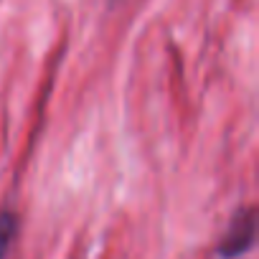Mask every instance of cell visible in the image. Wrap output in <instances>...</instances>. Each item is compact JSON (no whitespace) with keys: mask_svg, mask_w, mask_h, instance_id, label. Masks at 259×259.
Listing matches in <instances>:
<instances>
[{"mask_svg":"<svg viewBox=\"0 0 259 259\" xmlns=\"http://www.w3.org/2000/svg\"><path fill=\"white\" fill-rule=\"evenodd\" d=\"M254 236H256V219H254V208L246 206L234 216L229 231L224 234V239L219 244L221 259H234V256L246 254L254 246Z\"/></svg>","mask_w":259,"mask_h":259,"instance_id":"cell-1","label":"cell"},{"mask_svg":"<svg viewBox=\"0 0 259 259\" xmlns=\"http://www.w3.org/2000/svg\"><path fill=\"white\" fill-rule=\"evenodd\" d=\"M16 231H18V219L11 211H0V259L8 254Z\"/></svg>","mask_w":259,"mask_h":259,"instance_id":"cell-2","label":"cell"}]
</instances>
